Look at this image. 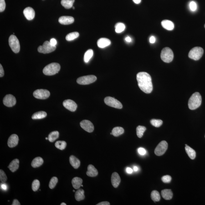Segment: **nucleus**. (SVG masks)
<instances>
[{
  "mask_svg": "<svg viewBox=\"0 0 205 205\" xmlns=\"http://www.w3.org/2000/svg\"><path fill=\"white\" fill-rule=\"evenodd\" d=\"M138 85L142 91L150 94L153 90L151 78L150 74L145 72L138 73L136 76Z\"/></svg>",
  "mask_w": 205,
  "mask_h": 205,
  "instance_id": "nucleus-1",
  "label": "nucleus"
},
{
  "mask_svg": "<svg viewBox=\"0 0 205 205\" xmlns=\"http://www.w3.org/2000/svg\"><path fill=\"white\" fill-rule=\"evenodd\" d=\"M202 102V97L199 92L194 93L188 101V107L191 110H195L200 106Z\"/></svg>",
  "mask_w": 205,
  "mask_h": 205,
  "instance_id": "nucleus-2",
  "label": "nucleus"
},
{
  "mask_svg": "<svg viewBox=\"0 0 205 205\" xmlns=\"http://www.w3.org/2000/svg\"><path fill=\"white\" fill-rule=\"evenodd\" d=\"M60 69L59 64L57 63H52L46 66L43 69V73L46 75H53L58 73Z\"/></svg>",
  "mask_w": 205,
  "mask_h": 205,
  "instance_id": "nucleus-3",
  "label": "nucleus"
},
{
  "mask_svg": "<svg viewBox=\"0 0 205 205\" xmlns=\"http://www.w3.org/2000/svg\"><path fill=\"white\" fill-rule=\"evenodd\" d=\"M160 56L162 60L165 63H171L174 58L173 51L170 48L166 47L161 51Z\"/></svg>",
  "mask_w": 205,
  "mask_h": 205,
  "instance_id": "nucleus-4",
  "label": "nucleus"
},
{
  "mask_svg": "<svg viewBox=\"0 0 205 205\" xmlns=\"http://www.w3.org/2000/svg\"><path fill=\"white\" fill-rule=\"evenodd\" d=\"M204 50L200 47H195L191 49L189 53L188 57L195 60H199L202 57Z\"/></svg>",
  "mask_w": 205,
  "mask_h": 205,
  "instance_id": "nucleus-5",
  "label": "nucleus"
},
{
  "mask_svg": "<svg viewBox=\"0 0 205 205\" xmlns=\"http://www.w3.org/2000/svg\"><path fill=\"white\" fill-rule=\"evenodd\" d=\"M10 47L14 53H17L19 52L20 49L19 41L15 35H12L10 36L8 40Z\"/></svg>",
  "mask_w": 205,
  "mask_h": 205,
  "instance_id": "nucleus-6",
  "label": "nucleus"
},
{
  "mask_svg": "<svg viewBox=\"0 0 205 205\" xmlns=\"http://www.w3.org/2000/svg\"><path fill=\"white\" fill-rule=\"evenodd\" d=\"M56 48V46H52L49 41H46L43 43V45L40 46L38 48L39 53L47 54L54 51Z\"/></svg>",
  "mask_w": 205,
  "mask_h": 205,
  "instance_id": "nucleus-7",
  "label": "nucleus"
},
{
  "mask_svg": "<svg viewBox=\"0 0 205 205\" xmlns=\"http://www.w3.org/2000/svg\"><path fill=\"white\" fill-rule=\"evenodd\" d=\"M97 79L96 77L94 75L85 76L78 78L77 83L81 85H88L94 83Z\"/></svg>",
  "mask_w": 205,
  "mask_h": 205,
  "instance_id": "nucleus-8",
  "label": "nucleus"
},
{
  "mask_svg": "<svg viewBox=\"0 0 205 205\" xmlns=\"http://www.w3.org/2000/svg\"><path fill=\"white\" fill-rule=\"evenodd\" d=\"M105 104L108 106L117 109H122V105L119 101L110 97H106L104 99Z\"/></svg>",
  "mask_w": 205,
  "mask_h": 205,
  "instance_id": "nucleus-9",
  "label": "nucleus"
},
{
  "mask_svg": "<svg viewBox=\"0 0 205 205\" xmlns=\"http://www.w3.org/2000/svg\"><path fill=\"white\" fill-rule=\"evenodd\" d=\"M168 147V144L166 141H163L157 145L155 150V154L157 156L163 155L166 152Z\"/></svg>",
  "mask_w": 205,
  "mask_h": 205,
  "instance_id": "nucleus-10",
  "label": "nucleus"
},
{
  "mask_svg": "<svg viewBox=\"0 0 205 205\" xmlns=\"http://www.w3.org/2000/svg\"><path fill=\"white\" fill-rule=\"evenodd\" d=\"M50 95V92L46 89H37L33 93V95L35 97L42 100L48 99Z\"/></svg>",
  "mask_w": 205,
  "mask_h": 205,
  "instance_id": "nucleus-11",
  "label": "nucleus"
},
{
  "mask_svg": "<svg viewBox=\"0 0 205 205\" xmlns=\"http://www.w3.org/2000/svg\"><path fill=\"white\" fill-rule=\"evenodd\" d=\"M17 102L16 98L11 94L6 95L3 98V104L6 106L12 107L15 105Z\"/></svg>",
  "mask_w": 205,
  "mask_h": 205,
  "instance_id": "nucleus-12",
  "label": "nucleus"
},
{
  "mask_svg": "<svg viewBox=\"0 0 205 205\" xmlns=\"http://www.w3.org/2000/svg\"><path fill=\"white\" fill-rule=\"evenodd\" d=\"M80 126L82 129L89 133L93 132L94 130V126L91 122L88 120H84L80 123Z\"/></svg>",
  "mask_w": 205,
  "mask_h": 205,
  "instance_id": "nucleus-13",
  "label": "nucleus"
},
{
  "mask_svg": "<svg viewBox=\"0 0 205 205\" xmlns=\"http://www.w3.org/2000/svg\"><path fill=\"white\" fill-rule=\"evenodd\" d=\"M63 105L65 108L72 112L75 111L77 108L76 103L69 99L64 101Z\"/></svg>",
  "mask_w": 205,
  "mask_h": 205,
  "instance_id": "nucleus-14",
  "label": "nucleus"
},
{
  "mask_svg": "<svg viewBox=\"0 0 205 205\" xmlns=\"http://www.w3.org/2000/svg\"><path fill=\"white\" fill-rule=\"evenodd\" d=\"M24 15L28 20H31L34 18L35 12L31 7H27L23 11Z\"/></svg>",
  "mask_w": 205,
  "mask_h": 205,
  "instance_id": "nucleus-15",
  "label": "nucleus"
},
{
  "mask_svg": "<svg viewBox=\"0 0 205 205\" xmlns=\"http://www.w3.org/2000/svg\"><path fill=\"white\" fill-rule=\"evenodd\" d=\"M19 138L18 135L13 134L10 136L8 141V145L9 147L13 148L18 145Z\"/></svg>",
  "mask_w": 205,
  "mask_h": 205,
  "instance_id": "nucleus-16",
  "label": "nucleus"
},
{
  "mask_svg": "<svg viewBox=\"0 0 205 205\" xmlns=\"http://www.w3.org/2000/svg\"><path fill=\"white\" fill-rule=\"evenodd\" d=\"M112 184L115 188L118 187L120 184L121 179L119 174L116 172L113 173L111 177Z\"/></svg>",
  "mask_w": 205,
  "mask_h": 205,
  "instance_id": "nucleus-17",
  "label": "nucleus"
},
{
  "mask_svg": "<svg viewBox=\"0 0 205 205\" xmlns=\"http://www.w3.org/2000/svg\"><path fill=\"white\" fill-rule=\"evenodd\" d=\"M74 22V18L70 16H62L60 17L59 19V23L63 25L71 24Z\"/></svg>",
  "mask_w": 205,
  "mask_h": 205,
  "instance_id": "nucleus-18",
  "label": "nucleus"
},
{
  "mask_svg": "<svg viewBox=\"0 0 205 205\" xmlns=\"http://www.w3.org/2000/svg\"><path fill=\"white\" fill-rule=\"evenodd\" d=\"M111 42L107 38H102L98 40L97 45L99 48H104L110 45Z\"/></svg>",
  "mask_w": 205,
  "mask_h": 205,
  "instance_id": "nucleus-19",
  "label": "nucleus"
},
{
  "mask_svg": "<svg viewBox=\"0 0 205 205\" xmlns=\"http://www.w3.org/2000/svg\"><path fill=\"white\" fill-rule=\"evenodd\" d=\"M86 174L89 177H96L98 174V171L93 165H90L88 166Z\"/></svg>",
  "mask_w": 205,
  "mask_h": 205,
  "instance_id": "nucleus-20",
  "label": "nucleus"
},
{
  "mask_svg": "<svg viewBox=\"0 0 205 205\" xmlns=\"http://www.w3.org/2000/svg\"><path fill=\"white\" fill-rule=\"evenodd\" d=\"M69 162L71 165L74 167V169H78L80 165V161L78 158L75 156L71 155L69 157Z\"/></svg>",
  "mask_w": 205,
  "mask_h": 205,
  "instance_id": "nucleus-21",
  "label": "nucleus"
},
{
  "mask_svg": "<svg viewBox=\"0 0 205 205\" xmlns=\"http://www.w3.org/2000/svg\"><path fill=\"white\" fill-rule=\"evenodd\" d=\"M161 24L163 28L169 31L172 30L174 27L173 22L168 20H164L163 21L161 22Z\"/></svg>",
  "mask_w": 205,
  "mask_h": 205,
  "instance_id": "nucleus-22",
  "label": "nucleus"
},
{
  "mask_svg": "<svg viewBox=\"0 0 205 205\" xmlns=\"http://www.w3.org/2000/svg\"><path fill=\"white\" fill-rule=\"evenodd\" d=\"M19 163V160L18 159H15L10 163L8 166V168L12 172H15L18 169Z\"/></svg>",
  "mask_w": 205,
  "mask_h": 205,
  "instance_id": "nucleus-23",
  "label": "nucleus"
},
{
  "mask_svg": "<svg viewBox=\"0 0 205 205\" xmlns=\"http://www.w3.org/2000/svg\"><path fill=\"white\" fill-rule=\"evenodd\" d=\"M162 197L165 200H170L172 198L173 193L171 190L165 189L163 190L161 192Z\"/></svg>",
  "mask_w": 205,
  "mask_h": 205,
  "instance_id": "nucleus-24",
  "label": "nucleus"
},
{
  "mask_svg": "<svg viewBox=\"0 0 205 205\" xmlns=\"http://www.w3.org/2000/svg\"><path fill=\"white\" fill-rule=\"evenodd\" d=\"M83 183V180L80 178L78 177H74L72 180V183L73 187L75 189H78L80 188Z\"/></svg>",
  "mask_w": 205,
  "mask_h": 205,
  "instance_id": "nucleus-25",
  "label": "nucleus"
},
{
  "mask_svg": "<svg viewBox=\"0 0 205 205\" xmlns=\"http://www.w3.org/2000/svg\"><path fill=\"white\" fill-rule=\"evenodd\" d=\"M43 163V160L42 158L40 157H36L32 161L31 166L34 168L39 167Z\"/></svg>",
  "mask_w": 205,
  "mask_h": 205,
  "instance_id": "nucleus-26",
  "label": "nucleus"
},
{
  "mask_svg": "<svg viewBox=\"0 0 205 205\" xmlns=\"http://www.w3.org/2000/svg\"><path fill=\"white\" fill-rule=\"evenodd\" d=\"M185 149H186V153H187L189 157L191 159L193 160L195 158L196 156V153L195 150L191 148L190 147L188 146H186L185 147Z\"/></svg>",
  "mask_w": 205,
  "mask_h": 205,
  "instance_id": "nucleus-27",
  "label": "nucleus"
},
{
  "mask_svg": "<svg viewBox=\"0 0 205 205\" xmlns=\"http://www.w3.org/2000/svg\"><path fill=\"white\" fill-rule=\"evenodd\" d=\"M84 194V190L82 189L78 190L76 192L75 194V197L76 200L79 201L84 200L85 198Z\"/></svg>",
  "mask_w": 205,
  "mask_h": 205,
  "instance_id": "nucleus-28",
  "label": "nucleus"
},
{
  "mask_svg": "<svg viewBox=\"0 0 205 205\" xmlns=\"http://www.w3.org/2000/svg\"><path fill=\"white\" fill-rule=\"evenodd\" d=\"M75 0H62L61 3L66 9H69L73 7Z\"/></svg>",
  "mask_w": 205,
  "mask_h": 205,
  "instance_id": "nucleus-29",
  "label": "nucleus"
},
{
  "mask_svg": "<svg viewBox=\"0 0 205 205\" xmlns=\"http://www.w3.org/2000/svg\"><path fill=\"white\" fill-rule=\"evenodd\" d=\"M124 132V129L121 127H114L112 131V133L114 136L117 137L122 135Z\"/></svg>",
  "mask_w": 205,
  "mask_h": 205,
  "instance_id": "nucleus-30",
  "label": "nucleus"
},
{
  "mask_svg": "<svg viewBox=\"0 0 205 205\" xmlns=\"http://www.w3.org/2000/svg\"><path fill=\"white\" fill-rule=\"evenodd\" d=\"M47 115V113L44 111H41L37 112L32 115V119H40L44 118Z\"/></svg>",
  "mask_w": 205,
  "mask_h": 205,
  "instance_id": "nucleus-31",
  "label": "nucleus"
},
{
  "mask_svg": "<svg viewBox=\"0 0 205 205\" xmlns=\"http://www.w3.org/2000/svg\"><path fill=\"white\" fill-rule=\"evenodd\" d=\"M59 133L58 131H54L50 133L48 135V140L51 142H53L59 138Z\"/></svg>",
  "mask_w": 205,
  "mask_h": 205,
  "instance_id": "nucleus-32",
  "label": "nucleus"
},
{
  "mask_svg": "<svg viewBox=\"0 0 205 205\" xmlns=\"http://www.w3.org/2000/svg\"><path fill=\"white\" fill-rule=\"evenodd\" d=\"M94 54V52L92 49H89L85 52L84 55V61L85 63H88L90 60L91 59Z\"/></svg>",
  "mask_w": 205,
  "mask_h": 205,
  "instance_id": "nucleus-33",
  "label": "nucleus"
},
{
  "mask_svg": "<svg viewBox=\"0 0 205 205\" xmlns=\"http://www.w3.org/2000/svg\"><path fill=\"white\" fill-rule=\"evenodd\" d=\"M136 134L138 137L141 138L143 135L144 133L146 131V128L144 126L139 125L136 128Z\"/></svg>",
  "mask_w": 205,
  "mask_h": 205,
  "instance_id": "nucleus-34",
  "label": "nucleus"
},
{
  "mask_svg": "<svg viewBox=\"0 0 205 205\" xmlns=\"http://www.w3.org/2000/svg\"><path fill=\"white\" fill-rule=\"evenodd\" d=\"M79 36V33L78 32H72L68 34L66 37V40L67 41H70L76 39Z\"/></svg>",
  "mask_w": 205,
  "mask_h": 205,
  "instance_id": "nucleus-35",
  "label": "nucleus"
},
{
  "mask_svg": "<svg viewBox=\"0 0 205 205\" xmlns=\"http://www.w3.org/2000/svg\"><path fill=\"white\" fill-rule=\"evenodd\" d=\"M115 27L116 33H120L124 31L125 29V26L124 23H119L116 24Z\"/></svg>",
  "mask_w": 205,
  "mask_h": 205,
  "instance_id": "nucleus-36",
  "label": "nucleus"
},
{
  "mask_svg": "<svg viewBox=\"0 0 205 205\" xmlns=\"http://www.w3.org/2000/svg\"><path fill=\"white\" fill-rule=\"evenodd\" d=\"M151 197L154 202H158V201H159L160 199V194L158 191L156 190H154L151 192Z\"/></svg>",
  "mask_w": 205,
  "mask_h": 205,
  "instance_id": "nucleus-37",
  "label": "nucleus"
},
{
  "mask_svg": "<svg viewBox=\"0 0 205 205\" xmlns=\"http://www.w3.org/2000/svg\"><path fill=\"white\" fill-rule=\"evenodd\" d=\"M55 146L57 148L60 150H64L67 146V143L64 141H58L55 143Z\"/></svg>",
  "mask_w": 205,
  "mask_h": 205,
  "instance_id": "nucleus-38",
  "label": "nucleus"
},
{
  "mask_svg": "<svg viewBox=\"0 0 205 205\" xmlns=\"http://www.w3.org/2000/svg\"><path fill=\"white\" fill-rule=\"evenodd\" d=\"M150 123L155 127H159L162 125L163 121L160 119H153L150 120Z\"/></svg>",
  "mask_w": 205,
  "mask_h": 205,
  "instance_id": "nucleus-39",
  "label": "nucleus"
},
{
  "mask_svg": "<svg viewBox=\"0 0 205 205\" xmlns=\"http://www.w3.org/2000/svg\"><path fill=\"white\" fill-rule=\"evenodd\" d=\"M40 186V183L38 180H35L32 182V189L34 191L38 190Z\"/></svg>",
  "mask_w": 205,
  "mask_h": 205,
  "instance_id": "nucleus-40",
  "label": "nucleus"
},
{
  "mask_svg": "<svg viewBox=\"0 0 205 205\" xmlns=\"http://www.w3.org/2000/svg\"><path fill=\"white\" fill-rule=\"evenodd\" d=\"M58 182V178L56 177H52L50 180V182H49V187L50 188L52 189L54 188L55 187Z\"/></svg>",
  "mask_w": 205,
  "mask_h": 205,
  "instance_id": "nucleus-41",
  "label": "nucleus"
},
{
  "mask_svg": "<svg viewBox=\"0 0 205 205\" xmlns=\"http://www.w3.org/2000/svg\"><path fill=\"white\" fill-rule=\"evenodd\" d=\"M7 176L4 171L2 170H0V180H1V182H2V183H4L7 181Z\"/></svg>",
  "mask_w": 205,
  "mask_h": 205,
  "instance_id": "nucleus-42",
  "label": "nucleus"
},
{
  "mask_svg": "<svg viewBox=\"0 0 205 205\" xmlns=\"http://www.w3.org/2000/svg\"><path fill=\"white\" fill-rule=\"evenodd\" d=\"M162 181L165 183H168L171 182V176L169 175H166V176H163L161 178Z\"/></svg>",
  "mask_w": 205,
  "mask_h": 205,
  "instance_id": "nucleus-43",
  "label": "nucleus"
},
{
  "mask_svg": "<svg viewBox=\"0 0 205 205\" xmlns=\"http://www.w3.org/2000/svg\"><path fill=\"white\" fill-rule=\"evenodd\" d=\"M190 9L192 11H195L197 9V4L194 1H191L189 5Z\"/></svg>",
  "mask_w": 205,
  "mask_h": 205,
  "instance_id": "nucleus-44",
  "label": "nucleus"
},
{
  "mask_svg": "<svg viewBox=\"0 0 205 205\" xmlns=\"http://www.w3.org/2000/svg\"><path fill=\"white\" fill-rule=\"evenodd\" d=\"M6 7L5 0H0V12H3L6 8Z\"/></svg>",
  "mask_w": 205,
  "mask_h": 205,
  "instance_id": "nucleus-45",
  "label": "nucleus"
},
{
  "mask_svg": "<svg viewBox=\"0 0 205 205\" xmlns=\"http://www.w3.org/2000/svg\"><path fill=\"white\" fill-rule=\"evenodd\" d=\"M138 151L139 154L142 155H144L146 154V150H145V149L141 147L138 149Z\"/></svg>",
  "mask_w": 205,
  "mask_h": 205,
  "instance_id": "nucleus-46",
  "label": "nucleus"
},
{
  "mask_svg": "<svg viewBox=\"0 0 205 205\" xmlns=\"http://www.w3.org/2000/svg\"><path fill=\"white\" fill-rule=\"evenodd\" d=\"M4 74V72L2 65L0 64V77H2Z\"/></svg>",
  "mask_w": 205,
  "mask_h": 205,
  "instance_id": "nucleus-47",
  "label": "nucleus"
},
{
  "mask_svg": "<svg viewBox=\"0 0 205 205\" xmlns=\"http://www.w3.org/2000/svg\"><path fill=\"white\" fill-rule=\"evenodd\" d=\"M50 42V44H51L52 46H56V45L57 44V40H56L55 38H52V39L50 40V42Z\"/></svg>",
  "mask_w": 205,
  "mask_h": 205,
  "instance_id": "nucleus-48",
  "label": "nucleus"
},
{
  "mask_svg": "<svg viewBox=\"0 0 205 205\" xmlns=\"http://www.w3.org/2000/svg\"><path fill=\"white\" fill-rule=\"evenodd\" d=\"M110 204V203L108 201H104L98 203L97 205H109Z\"/></svg>",
  "mask_w": 205,
  "mask_h": 205,
  "instance_id": "nucleus-49",
  "label": "nucleus"
},
{
  "mask_svg": "<svg viewBox=\"0 0 205 205\" xmlns=\"http://www.w3.org/2000/svg\"><path fill=\"white\" fill-rule=\"evenodd\" d=\"M1 189L4 190H7V186H6V185L5 184V183H3L1 184Z\"/></svg>",
  "mask_w": 205,
  "mask_h": 205,
  "instance_id": "nucleus-50",
  "label": "nucleus"
},
{
  "mask_svg": "<svg viewBox=\"0 0 205 205\" xmlns=\"http://www.w3.org/2000/svg\"><path fill=\"white\" fill-rule=\"evenodd\" d=\"M150 42L151 43H155V37L153 36H152L150 37L149 39Z\"/></svg>",
  "mask_w": 205,
  "mask_h": 205,
  "instance_id": "nucleus-51",
  "label": "nucleus"
},
{
  "mask_svg": "<svg viewBox=\"0 0 205 205\" xmlns=\"http://www.w3.org/2000/svg\"><path fill=\"white\" fill-rule=\"evenodd\" d=\"M12 205H20L21 204L17 199L14 200Z\"/></svg>",
  "mask_w": 205,
  "mask_h": 205,
  "instance_id": "nucleus-52",
  "label": "nucleus"
},
{
  "mask_svg": "<svg viewBox=\"0 0 205 205\" xmlns=\"http://www.w3.org/2000/svg\"><path fill=\"white\" fill-rule=\"evenodd\" d=\"M126 172L128 174H131L133 172V170L130 167H127L126 169Z\"/></svg>",
  "mask_w": 205,
  "mask_h": 205,
  "instance_id": "nucleus-53",
  "label": "nucleus"
},
{
  "mask_svg": "<svg viewBox=\"0 0 205 205\" xmlns=\"http://www.w3.org/2000/svg\"><path fill=\"white\" fill-rule=\"evenodd\" d=\"M125 40L126 42H129V43H130V42H131V38L129 36L126 37L125 38Z\"/></svg>",
  "mask_w": 205,
  "mask_h": 205,
  "instance_id": "nucleus-54",
  "label": "nucleus"
},
{
  "mask_svg": "<svg viewBox=\"0 0 205 205\" xmlns=\"http://www.w3.org/2000/svg\"><path fill=\"white\" fill-rule=\"evenodd\" d=\"M133 1L134 3H136V4H139L141 3V0H133Z\"/></svg>",
  "mask_w": 205,
  "mask_h": 205,
  "instance_id": "nucleus-55",
  "label": "nucleus"
},
{
  "mask_svg": "<svg viewBox=\"0 0 205 205\" xmlns=\"http://www.w3.org/2000/svg\"><path fill=\"white\" fill-rule=\"evenodd\" d=\"M133 170L134 171H137L138 170V168L136 166H135V167H134Z\"/></svg>",
  "mask_w": 205,
  "mask_h": 205,
  "instance_id": "nucleus-56",
  "label": "nucleus"
},
{
  "mask_svg": "<svg viewBox=\"0 0 205 205\" xmlns=\"http://www.w3.org/2000/svg\"><path fill=\"white\" fill-rule=\"evenodd\" d=\"M67 204H66L65 203H64V202H63V203H62L60 205H66Z\"/></svg>",
  "mask_w": 205,
  "mask_h": 205,
  "instance_id": "nucleus-57",
  "label": "nucleus"
},
{
  "mask_svg": "<svg viewBox=\"0 0 205 205\" xmlns=\"http://www.w3.org/2000/svg\"><path fill=\"white\" fill-rule=\"evenodd\" d=\"M46 140H48V138H46Z\"/></svg>",
  "mask_w": 205,
  "mask_h": 205,
  "instance_id": "nucleus-58",
  "label": "nucleus"
},
{
  "mask_svg": "<svg viewBox=\"0 0 205 205\" xmlns=\"http://www.w3.org/2000/svg\"><path fill=\"white\" fill-rule=\"evenodd\" d=\"M72 8H73V9H74V7H72Z\"/></svg>",
  "mask_w": 205,
  "mask_h": 205,
  "instance_id": "nucleus-59",
  "label": "nucleus"
},
{
  "mask_svg": "<svg viewBox=\"0 0 205 205\" xmlns=\"http://www.w3.org/2000/svg\"><path fill=\"white\" fill-rule=\"evenodd\" d=\"M73 192H75V191H74V190H73Z\"/></svg>",
  "mask_w": 205,
  "mask_h": 205,
  "instance_id": "nucleus-60",
  "label": "nucleus"
},
{
  "mask_svg": "<svg viewBox=\"0 0 205 205\" xmlns=\"http://www.w3.org/2000/svg\"><path fill=\"white\" fill-rule=\"evenodd\" d=\"M81 187H83V186L82 185H81Z\"/></svg>",
  "mask_w": 205,
  "mask_h": 205,
  "instance_id": "nucleus-61",
  "label": "nucleus"
},
{
  "mask_svg": "<svg viewBox=\"0 0 205 205\" xmlns=\"http://www.w3.org/2000/svg\"><path fill=\"white\" fill-rule=\"evenodd\" d=\"M204 27H205V25H204Z\"/></svg>",
  "mask_w": 205,
  "mask_h": 205,
  "instance_id": "nucleus-62",
  "label": "nucleus"
},
{
  "mask_svg": "<svg viewBox=\"0 0 205 205\" xmlns=\"http://www.w3.org/2000/svg\"></svg>",
  "mask_w": 205,
  "mask_h": 205,
  "instance_id": "nucleus-63",
  "label": "nucleus"
}]
</instances>
